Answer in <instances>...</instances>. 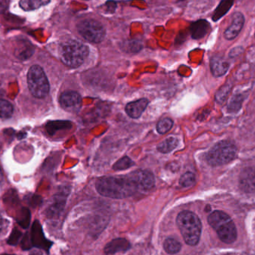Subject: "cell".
<instances>
[{
    "label": "cell",
    "instance_id": "cell-1",
    "mask_svg": "<svg viewBox=\"0 0 255 255\" xmlns=\"http://www.w3.org/2000/svg\"><path fill=\"white\" fill-rule=\"evenodd\" d=\"M96 189L103 196L115 199L128 198L139 190L129 174L125 176L102 177L97 181Z\"/></svg>",
    "mask_w": 255,
    "mask_h": 255
},
{
    "label": "cell",
    "instance_id": "cell-2",
    "mask_svg": "<svg viewBox=\"0 0 255 255\" xmlns=\"http://www.w3.org/2000/svg\"><path fill=\"white\" fill-rule=\"evenodd\" d=\"M176 222L185 242L189 246L198 244L201 237L202 225L197 215L186 210L179 213Z\"/></svg>",
    "mask_w": 255,
    "mask_h": 255
},
{
    "label": "cell",
    "instance_id": "cell-3",
    "mask_svg": "<svg viewBox=\"0 0 255 255\" xmlns=\"http://www.w3.org/2000/svg\"><path fill=\"white\" fill-rule=\"evenodd\" d=\"M89 53L87 46L75 40L65 41L59 48L61 61L67 66L74 68H78L84 62Z\"/></svg>",
    "mask_w": 255,
    "mask_h": 255
},
{
    "label": "cell",
    "instance_id": "cell-4",
    "mask_svg": "<svg viewBox=\"0 0 255 255\" xmlns=\"http://www.w3.org/2000/svg\"><path fill=\"white\" fill-rule=\"evenodd\" d=\"M208 222L224 243L230 244L237 240V228L227 213L216 210L209 216Z\"/></svg>",
    "mask_w": 255,
    "mask_h": 255
},
{
    "label": "cell",
    "instance_id": "cell-5",
    "mask_svg": "<svg viewBox=\"0 0 255 255\" xmlns=\"http://www.w3.org/2000/svg\"><path fill=\"white\" fill-rule=\"evenodd\" d=\"M237 148L230 141H221L216 143L207 154V161L212 166L223 165L235 159Z\"/></svg>",
    "mask_w": 255,
    "mask_h": 255
},
{
    "label": "cell",
    "instance_id": "cell-6",
    "mask_svg": "<svg viewBox=\"0 0 255 255\" xmlns=\"http://www.w3.org/2000/svg\"><path fill=\"white\" fill-rule=\"evenodd\" d=\"M27 83L29 91L37 98H44L50 92V84L44 70L38 66L33 65L27 74Z\"/></svg>",
    "mask_w": 255,
    "mask_h": 255
},
{
    "label": "cell",
    "instance_id": "cell-7",
    "mask_svg": "<svg viewBox=\"0 0 255 255\" xmlns=\"http://www.w3.org/2000/svg\"><path fill=\"white\" fill-rule=\"evenodd\" d=\"M79 33L87 41L100 43L105 38L106 30L100 22L95 20H85L77 25Z\"/></svg>",
    "mask_w": 255,
    "mask_h": 255
},
{
    "label": "cell",
    "instance_id": "cell-8",
    "mask_svg": "<svg viewBox=\"0 0 255 255\" xmlns=\"http://www.w3.org/2000/svg\"><path fill=\"white\" fill-rule=\"evenodd\" d=\"M129 175L139 189L148 190L154 186V176L150 171L147 170H135L129 173Z\"/></svg>",
    "mask_w": 255,
    "mask_h": 255
},
{
    "label": "cell",
    "instance_id": "cell-9",
    "mask_svg": "<svg viewBox=\"0 0 255 255\" xmlns=\"http://www.w3.org/2000/svg\"><path fill=\"white\" fill-rule=\"evenodd\" d=\"M61 107L68 112H77L81 107L82 98L77 92L68 91L64 92L59 99Z\"/></svg>",
    "mask_w": 255,
    "mask_h": 255
},
{
    "label": "cell",
    "instance_id": "cell-10",
    "mask_svg": "<svg viewBox=\"0 0 255 255\" xmlns=\"http://www.w3.org/2000/svg\"><path fill=\"white\" fill-rule=\"evenodd\" d=\"M240 186L244 192H255V167H248L243 170L240 176Z\"/></svg>",
    "mask_w": 255,
    "mask_h": 255
},
{
    "label": "cell",
    "instance_id": "cell-11",
    "mask_svg": "<svg viewBox=\"0 0 255 255\" xmlns=\"http://www.w3.org/2000/svg\"><path fill=\"white\" fill-rule=\"evenodd\" d=\"M245 23V17L240 12L234 13L233 20L229 27L224 32V36L228 41L235 39L241 32Z\"/></svg>",
    "mask_w": 255,
    "mask_h": 255
},
{
    "label": "cell",
    "instance_id": "cell-12",
    "mask_svg": "<svg viewBox=\"0 0 255 255\" xmlns=\"http://www.w3.org/2000/svg\"><path fill=\"white\" fill-rule=\"evenodd\" d=\"M210 70L213 77H220L225 75L230 68V63L220 56H215L210 59Z\"/></svg>",
    "mask_w": 255,
    "mask_h": 255
},
{
    "label": "cell",
    "instance_id": "cell-13",
    "mask_svg": "<svg viewBox=\"0 0 255 255\" xmlns=\"http://www.w3.org/2000/svg\"><path fill=\"white\" fill-rule=\"evenodd\" d=\"M148 104V100L146 98H141L138 101L129 103L125 107V111L132 119H138L144 113Z\"/></svg>",
    "mask_w": 255,
    "mask_h": 255
},
{
    "label": "cell",
    "instance_id": "cell-14",
    "mask_svg": "<svg viewBox=\"0 0 255 255\" xmlns=\"http://www.w3.org/2000/svg\"><path fill=\"white\" fill-rule=\"evenodd\" d=\"M210 29L211 26L208 21L206 20H199L191 24L189 32L193 39L198 40L204 38L210 32Z\"/></svg>",
    "mask_w": 255,
    "mask_h": 255
},
{
    "label": "cell",
    "instance_id": "cell-15",
    "mask_svg": "<svg viewBox=\"0 0 255 255\" xmlns=\"http://www.w3.org/2000/svg\"><path fill=\"white\" fill-rule=\"evenodd\" d=\"M130 243L126 239L117 238L108 243L104 251L107 255H115L119 252H127L130 249Z\"/></svg>",
    "mask_w": 255,
    "mask_h": 255
},
{
    "label": "cell",
    "instance_id": "cell-16",
    "mask_svg": "<svg viewBox=\"0 0 255 255\" xmlns=\"http://www.w3.org/2000/svg\"><path fill=\"white\" fill-rule=\"evenodd\" d=\"M233 4H234V1H231V0H223V1H222L218 5L217 8L213 13V16H212L213 21H218L223 16H225L231 9Z\"/></svg>",
    "mask_w": 255,
    "mask_h": 255
},
{
    "label": "cell",
    "instance_id": "cell-17",
    "mask_svg": "<svg viewBox=\"0 0 255 255\" xmlns=\"http://www.w3.org/2000/svg\"><path fill=\"white\" fill-rule=\"evenodd\" d=\"M179 139L176 137L171 136L164 140L158 145V150L162 153H168L174 150L178 146Z\"/></svg>",
    "mask_w": 255,
    "mask_h": 255
},
{
    "label": "cell",
    "instance_id": "cell-18",
    "mask_svg": "<svg viewBox=\"0 0 255 255\" xmlns=\"http://www.w3.org/2000/svg\"><path fill=\"white\" fill-rule=\"evenodd\" d=\"M50 1L46 0H22L20 2V6L26 11H33L37 8L50 3Z\"/></svg>",
    "mask_w": 255,
    "mask_h": 255
},
{
    "label": "cell",
    "instance_id": "cell-19",
    "mask_svg": "<svg viewBox=\"0 0 255 255\" xmlns=\"http://www.w3.org/2000/svg\"><path fill=\"white\" fill-rule=\"evenodd\" d=\"M244 101V95L243 94H237L234 95L227 106V110L230 113H237L242 108Z\"/></svg>",
    "mask_w": 255,
    "mask_h": 255
},
{
    "label": "cell",
    "instance_id": "cell-20",
    "mask_svg": "<svg viewBox=\"0 0 255 255\" xmlns=\"http://www.w3.org/2000/svg\"><path fill=\"white\" fill-rule=\"evenodd\" d=\"M68 195V194L66 192H64L63 194H61V195H58L56 197V201H55L54 204L51 206L50 210H49V212H50L49 215L53 216L56 214H59L62 211V209L65 206V201H66V195Z\"/></svg>",
    "mask_w": 255,
    "mask_h": 255
},
{
    "label": "cell",
    "instance_id": "cell-21",
    "mask_svg": "<svg viewBox=\"0 0 255 255\" xmlns=\"http://www.w3.org/2000/svg\"><path fill=\"white\" fill-rule=\"evenodd\" d=\"M164 249L167 253L174 255L178 253L181 249V244L180 242L173 238H168L164 242Z\"/></svg>",
    "mask_w": 255,
    "mask_h": 255
},
{
    "label": "cell",
    "instance_id": "cell-22",
    "mask_svg": "<svg viewBox=\"0 0 255 255\" xmlns=\"http://www.w3.org/2000/svg\"><path fill=\"white\" fill-rule=\"evenodd\" d=\"M231 91V85L226 84L222 86L216 94V101H217V103L220 104H224L226 101Z\"/></svg>",
    "mask_w": 255,
    "mask_h": 255
},
{
    "label": "cell",
    "instance_id": "cell-23",
    "mask_svg": "<svg viewBox=\"0 0 255 255\" xmlns=\"http://www.w3.org/2000/svg\"><path fill=\"white\" fill-rule=\"evenodd\" d=\"M174 122L169 118H165L159 121L156 126V130L159 134H165L172 128Z\"/></svg>",
    "mask_w": 255,
    "mask_h": 255
},
{
    "label": "cell",
    "instance_id": "cell-24",
    "mask_svg": "<svg viewBox=\"0 0 255 255\" xmlns=\"http://www.w3.org/2000/svg\"><path fill=\"white\" fill-rule=\"evenodd\" d=\"M1 107V118L2 119H9L12 116L14 108L11 103L5 100H2L0 103Z\"/></svg>",
    "mask_w": 255,
    "mask_h": 255
},
{
    "label": "cell",
    "instance_id": "cell-25",
    "mask_svg": "<svg viewBox=\"0 0 255 255\" xmlns=\"http://www.w3.org/2000/svg\"><path fill=\"white\" fill-rule=\"evenodd\" d=\"M195 183V177L193 173L186 172L180 179V184L183 187L189 188L193 186Z\"/></svg>",
    "mask_w": 255,
    "mask_h": 255
},
{
    "label": "cell",
    "instance_id": "cell-26",
    "mask_svg": "<svg viewBox=\"0 0 255 255\" xmlns=\"http://www.w3.org/2000/svg\"><path fill=\"white\" fill-rule=\"evenodd\" d=\"M132 165H134V162H132L129 157H128V156H125V157L118 161V162L113 165V169L116 170V171L128 169V168L132 167Z\"/></svg>",
    "mask_w": 255,
    "mask_h": 255
},
{
    "label": "cell",
    "instance_id": "cell-27",
    "mask_svg": "<svg viewBox=\"0 0 255 255\" xmlns=\"http://www.w3.org/2000/svg\"><path fill=\"white\" fill-rule=\"evenodd\" d=\"M242 52H243V47H235V48L233 49V50L230 52V56L232 58L236 57V56L240 54Z\"/></svg>",
    "mask_w": 255,
    "mask_h": 255
},
{
    "label": "cell",
    "instance_id": "cell-28",
    "mask_svg": "<svg viewBox=\"0 0 255 255\" xmlns=\"http://www.w3.org/2000/svg\"><path fill=\"white\" fill-rule=\"evenodd\" d=\"M210 210H211V208H210V206H207V207H206V211H207V212L210 211Z\"/></svg>",
    "mask_w": 255,
    "mask_h": 255
},
{
    "label": "cell",
    "instance_id": "cell-29",
    "mask_svg": "<svg viewBox=\"0 0 255 255\" xmlns=\"http://www.w3.org/2000/svg\"><path fill=\"white\" fill-rule=\"evenodd\" d=\"M31 255H41V254L39 253V252H34Z\"/></svg>",
    "mask_w": 255,
    "mask_h": 255
}]
</instances>
